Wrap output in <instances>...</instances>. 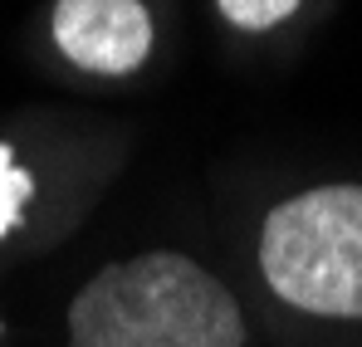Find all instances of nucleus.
Segmentation results:
<instances>
[{
	"instance_id": "2",
	"label": "nucleus",
	"mask_w": 362,
	"mask_h": 347,
	"mask_svg": "<svg viewBox=\"0 0 362 347\" xmlns=\"http://www.w3.org/2000/svg\"><path fill=\"white\" fill-rule=\"evenodd\" d=\"M259 274L299 313L362 318V186H313L279 201L259 230Z\"/></svg>"
},
{
	"instance_id": "3",
	"label": "nucleus",
	"mask_w": 362,
	"mask_h": 347,
	"mask_svg": "<svg viewBox=\"0 0 362 347\" xmlns=\"http://www.w3.org/2000/svg\"><path fill=\"white\" fill-rule=\"evenodd\" d=\"M49 30L69 64L103 78H122L152 54V15L142 0H59Z\"/></svg>"
},
{
	"instance_id": "1",
	"label": "nucleus",
	"mask_w": 362,
	"mask_h": 347,
	"mask_svg": "<svg viewBox=\"0 0 362 347\" xmlns=\"http://www.w3.org/2000/svg\"><path fill=\"white\" fill-rule=\"evenodd\" d=\"M69 347H245L235 293L177 249L98 269L69 303Z\"/></svg>"
},
{
	"instance_id": "5",
	"label": "nucleus",
	"mask_w": 362,
	"mask_h": 347,
	"mask_svg": "<svg viewBox=\"0 0 362 347\" xmlns=\"http://www.w3.org/2000/svg\"><path fill=\"white\" fill-rule=\"evenodd\" d=\"M221 5V15L235 25V30H250V35H259V30H274V25H284L294 10H299L303 0H216Z\"/></svg>"
},
{
	"instance_id": "4",
	"label": "nucleus",
	"mask_w": 362,
	"mask_h": 347,
	"mask_svg": "<svg viewBox=\"0 0 362 347\" xmlns=\"http://www.w3.org/2000/svg\"><path fill=\"white\" fill-rule=\"evenodd\" d=\"M30 191H35V176H30L25 167H20V162H15L10 142H0V240H5V235L20 225Z\"/></svg>"
}]
</instances>
